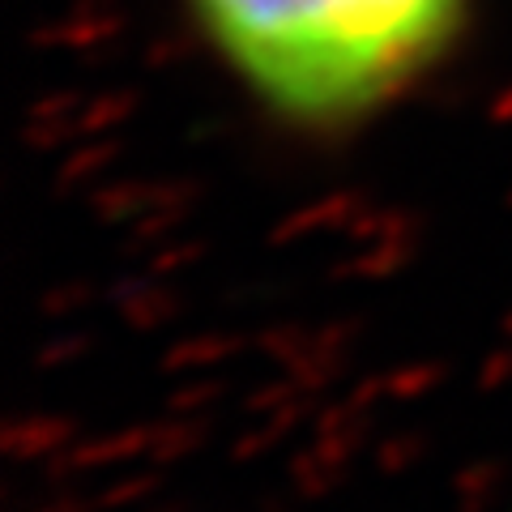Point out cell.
Returning <instances> with one entry per match:
<instances>
[{"label": "cell", "instance_id": "6da1fadb", "mask_svg": "<svg viewBox=\"0 0 512 512\" xmlns=\"http://www.w3.org/2000/svg\"><path fill=\"white\" fill-rule=\"evenodd\" d=\"M478 0H180L256 116L342 141L410 103L457 56Z\"/></svg>", "mask_w": 512, "mask_h": 512}]
</instances>
